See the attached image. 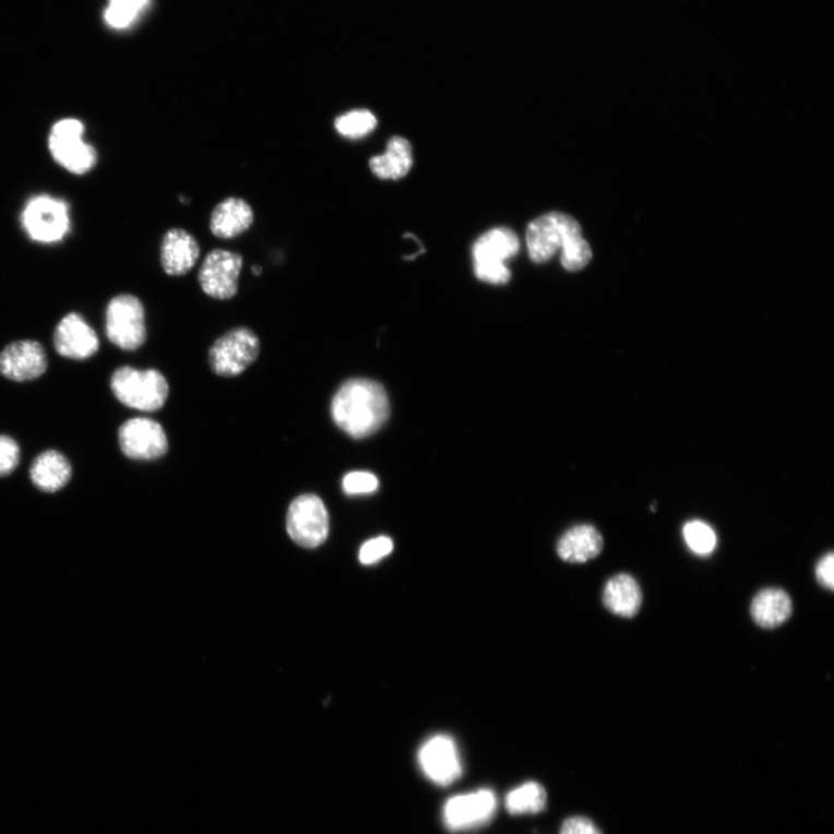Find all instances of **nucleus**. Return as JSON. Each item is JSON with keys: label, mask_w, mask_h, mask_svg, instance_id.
<instances>
[{"label": "nucleus", "mask_w": 834, "mask_h": 834, "mask_svg": "<svg viewBox=\"0 0 834 834\" xmlns=\"http://www.w3.org/2000/svg\"><path fill=\"white\" fill-rule=\"evenodd\" d=\"M334 126L341 136L357 140L371 134L377 127V119L370 110L356 109L336 118Z\"/></svg>", "instance_id": "b1692460"}, {"label": "nucleus", "mask_w": 834, "mask_h": 834, "mask_svg": "<svg viewBox=\"0 0 834 834\" xmlns=\"http://www.w3.org/2000/svg\"><path fill=\"white\" fill-rule=\"evenodd\" d=\"M580 236L581 226L573 217L560 213L543 215L527 227L529 258L536 263H545L568 241Z\"/></svg>", "instance_id": "0eeeda50"}, {"label": "nucleus", "mask_w": 834, "mask_h": 834, "mask_svg": "<svg viewBox=\"0 0 834 834\" xmlns=\"http://www.w3.org/2000/svg\"><path fill=\"white\" fill-rule=\"evenodd\" d=\"M642 600L641 587L629 574L613 576L604 587V606L618 617L626 619L635 617L641 609Z\"/></svg>", "instance_id": "aec40b11"}, {"label": "nucleus", "mask_w": 834, "mask_h": 834, "mask_svg": "<svg viewBox=\"0 0 834 834\" xmlns=\"http://www.w3.org/2000/svg\"><path fill=\"white\" fill-rule=\"evenodd\" d=\"M243 260L239 253L214 250L208 253L199 273L204 294L216 299H231L238 293V281Z\"/></svg>", "instance_id": "ddd939ff"}, {"label": "nucleus", "mask_w": 834, "mask_h": 834, "mask_svg": "<svg viewBox=\"0 0 834 834\" xmlns=\"http://www.w3.org/2000/svg\"><path fill=\"white\" fill-rule=\"evenodd\" d=\"M412 165V145L403 138H392L388 143L386 153L370 159L371 172L383 180L404 178Z\"/></svg>", "instance_id": "4be33fe9"}, {"label": "nucleus", "mask_w": 834, "mask_h": 834, "mask_svg": "<svg viewBox=\"0 0 834 834\" xmlns=\"http://www.w3.org/2000/svg\"><path fill=\"white\" fill-rule=\"evenodd\" d=\"M393 551V541L389 537H377L368 540L361 549H359V561L366 565L374 564Z\"/></svg>", "instance_id": "c85d7f7f"}, {"label": "nucleus", "mask_w": 834, "mask_h": 834, "mask_svg": "<svg viewBox=\"0 0 834 834\" xmlns=\"http://www.w3.org/2000/svg\"><path fill=\"white\" fill-rule=\"evenodd\" d=\"M48 368L44 347L35 341H16L0 353V373L10 381L27 382L41 377Z\"/></svg>", "instance_id": "4468645a"}, {"label": "nucleus", "mask_w": 834, "mask_h": 834, "mask_svg": "<svg viewBox=\"0 0 834 834\" xmlns=\"http://www.w3.org/2000/svg\"><path fill=\"white\" fill-rule=\"evenodd\" d=\"M84 124L75 119L57 122L49 135V148L57 164L73 175H85L97 162L96 150L87 144Z\"/></svg>", "instance_id": "39448f33"}, {"label": "nucleus", "mask_w": 834, "mask_h": 834, "mask_svg": "<svg viewBox=\"0 0 834 834\" xmlns=\"http://www.w3.org/2000/svg\"><path fill=\"white\" fill-rule=\"evenodd\" d=\"M834 555L832 552L825 555L817 565V580L825 587V589L833 592L834 589Z\"/></svg>", "instance_id": "2f4dec72"}, {"label": "nucleus", "mask_w": 834, "mask_h": 834, "mask_svg": "<svg viewBox=\"0 0 834 834\" xmlns=\"http://www.w3.org/2000/svg\"><path fill=\"white\" fill-rule=\"evenodd\" d=\"M498 799L495 791L480 789L476 793L452 796L443 808V821L451 832H466L488 825L495 819Z\"/></svg>", "instance_id": "9d476101"}, {"label": "nucleus", "mask_w": 834, "mask_h": 834, "mask_svg": "<svg viewBox=\"0 0 834 834\" xmlns=\"http://www.w3.org/2000/svg\"><path fill=\"white\" fill-rule=\"evenodd\" d=\"M604 547V540L593 525H577L561 537L558 553L563 561L584 563L597 558Z\"/></svg>", "instance_id": "6ab92c4d"}, {"label": "nucleus", "mask_w": 834, "mask_h": 834, "mask_svg": "<svg viewBox=\"0 0 834 834\" xmlns=\"http://www.w3.org/2000/svg\"><path fill=\"white\" fill-rule=\"evenodd\" d=\"M22 221L28 236L37 242L60 241L70 229L68 204L49 195L31 199L24 208Z\"/></svg>", "instance_id": "1a4fd4ad"}, {"label": "nucleus", "mask_w": 834, "mask_h": 834, "mask_svg": "<svg viewBox=\"0 0 834 834\" xmlns=\"http://www.w3.org/2000/svg\"><path fill=\"white\" fill-rule=\"evenodd\" d=\"M106 333L111 344L123 350H136L146 339L145 310L132 295L112 298L106 311Z\"/></svg>", "instance_id": "20e7f679"}, {"label": "nucleus", "mask_w": 834, "mask_h": 834, "mask_svg": "<svg viewBox=\"0 0 834 834\" xmlns=\"http://www.w3.org/2000/svg\"><path fill=\"white\" fill-rule=\"evenodd\" d=\"M592 249L581 236L568 241L562 249L561 263L563 269L577 272L592 260Z\"/></svg>", "instance_id": "bb28decb"}, {"label": "nucleus", "mask_w": 834, "mask_h": 834, "mask_svg": "<svg viewBox=\"0 0 834 834\" xmlns=\"http://www.w3.org/2000/svg\"><path fill=\"white\" fill-rule=\"evenodd\" d=\"M253 273H254V275L259 276L262 273V269L258 267V265H254Z\"/></svg>", "instance_id": "473e14b6"}, {"label": "nucleus", "mask_w": 834, "mask_h": 834, "mask_svg": "<svg viewBox=\"0 0 834 834\" xmlns=\"http://www.w3.org/2000/svg\"><path fill=\"white\" fill-rule=\"evenodd\" d=\"M29 476L37 489L56 492L64 488L70 481L72 467L63 453L48 450L34 460Z\"/></svg>", "instance_id": "412c9836"}, {"label": "nucleus", "mask_w": 834, "mask_h": 834, "mask_svg": "<svg viewBox=\"0 0 834 834\" xmlns=\"http://www.w3.org/2000/svg\"><path fill=\"white\" fill-rule=\"evenodd\" d=\"M331 413L335 425L350 438L362 440L381 429L390 416L385 389L370 379H350L334 395Z\"/></svg>", "instance_id": "f257e3e1"}, {"label": "nucleus", "mask_w": 834, "mask_h": 834, "mask_svg": "<svg viewBox=\"0 0 834 834\" xmlns=\"http://www.w3.org/2000/svg\"><path fill=\"white\" fill-rule=\"evenodd\" d=\"M110 388L117 400L129 408L157 412L167 402L169 388L157 370L122 367L114 372Z\"/></svg>", "instance_id": "f03ea898"}, {"label": "nucleus", "mask_w": 834, "mask_h": 834, "mask_svg": "<svg viewBox=\"0 0 834 834\" xmlns=\"http://www.w3.org/2000/svg\"><path fill=\"white\" fill-rule=\"evenodd\" d=\"M519 251L520 240L514 231L507 227L490 230L474 245V272L480 281L502 286L511 277L504 262Z\"/></svg>", "instance_id": "7ed1b4c3"}, {"label": "nucleus", "mask_w": 834, "mask_h": 834, "mask_svg": "<svg viewBox=\"0 0 834 834\" xmlns=\"http://www.w3.org/2000/svg\"><path fill=\"white\" fill-rule=\"evenodd\" d=\"M119 442L124 456L132 461H156L168 451L165 430L147 417L124 422L119 430Z\"/></svg>", "instance_id": "f8f14e48"}, {"label": "nucleus", "mask_w": 834, "mask_h": 834, "mask_svg": "<svg viewBox=\"0 0 834 834\" xmlns=\"http://www.w3.org/2000/svg\"><path fill=\"white\" fill-rule=\"evenodd\" d=\"M560 834H603L597 825L589 819L573 817L567 819L560 829Z\"/></svg>", "instance_id": "7c9ffc66"}, {"label": "nucleus", "mask_w": 834, "mask_h": 834, "mask_svg": "<svg viewBox=\"0 0 834 834\" xmlns=\"http://www.w3.org/2000/svg\"><path fill=\"white\" fill-rule=\"evenodd\" d=\"M682 536L691 551L700 557L711 556L717 544L715 531L701 521L688 522L682 528Z\"/></svg>", "instance_id": "393cba45"}, {"label": "nucleus", "mask_w": 834, "mask_h": 834, "mask_svg": "<svg viewBox=\"0 0 834 834\" xmlns=\"http://www.w3.org/2000/svg\"><path fill=\"white\" fill-rule=\"evenodd\" d=\"M148 0H109L105 19L110 27L122 29L134 23Z\"/></svg>", "instance_id": "a878e982"}, {"label": "nucleus", "mask_w": 834, "mask_h": 834, "mask_svg": "<svg viewBox=\"0 0 834 834\" xmlns=\"http://www.w3.org/2000/svg\"><path fill=\"white\" fill-rule=\"evenodd\" d=\"M750 612L760 628L778 629L791 617L793 601L790 596L779 587H767L754 596Z\"/></svg>", "instance_id": "a211bd4d"}, {"label": "nucleus", "mask_w": 834, "mask_h": 834, "mask_svg": "<svg viewBox=\"0 0 834 834\" xmlns=\"http://www.w3.org/2000/svg\"><path fill=\"white\" fill-rule=\"evenodd\" d=\"M21 462V448L9 436H0V478L10 476Z\"/></svg>", "instance_id": "c756f323"}, {"label": "nucleus", "mask_w": 834, "mask_h": 834, "mask_svg": "<svg viewBox=\"0 0 834 834\" xmlns=\"http://www.w3.org/2000/svg\"><path fill=\"white\" fill-rule=\"evenodd\" d=\"M253 221V208L248 202L229 198L214 208L211 230L217 238L233 239L248 231Z\"/></svg>", "instance_id": "f3484780"}, {"label": "nucleus", "mask_w": 834, "mask_h": 834, "mask_svg": "<svg viewBox=\"0 0 834 834\" xmlns=\"http://www.w3.org/2000/svg\"><path fill=\"white\" fill-rule=\"evenodd\" d=\"M287 529L291 539L301 547L315 548L324 544L330 533L325 503L314 495L295 499L288 510Z\"/></svg>", "instance_id": "6e6552de"}, {"label": "nucleus", "mask_w": 834, "mask_h": 834, "mask_svg": "<svg viewBox=\"0 0 834 834\" xmlns=\"http://www.w3.org/2000/svg\"><path fill=\"white\" fill-rule=\"evenodd\" d=\"M200 253V245L195 237L182 229L169 230L162 241L163 270L170 276L186 275L194 269Z\"/></svg>", "instance_id": "dca6fc26"}, {"label": "nucleus", "mask_w": 834, "mask_h": 834, "mask_svg": "<svg viewBox=\"0 0 834 834\" xmlns=\"http://www.w3.org/2000/svg\"><path fill=\"white\" fill-rule=\"evenodd\" d=\"M507 811L514 817L537 814L547 806V791L539 783L528 782L509 791L505 796Z\"/></svg>", "instance_id": "5701e85b"}, {"label": "nucleus", "mask_w": 834, "mask_h": 834, "mask_svg": "<svg viewBox=\"0 0 834 834\" xmlns=\"http://www.w3.org/2000/svg\"><path fill=\"white\" fill-rule=\"evenodd\" d=\"M417 761L434 785L441 787L456 783L463 774L460 751L454 739L448 735H436L420 748Z\"/></svg>", "instance_id": "9b49d317"}, {"label": "nucleus", "mask_w": 834, "mask_h": 834, "mask_svg": "<svg viewBox=\"0 0 834 834\" xmlns=\"http://www.w3.org/2000/svg\"><path fill=\"white\" fill-rule=\"evenodd\" d=\"M343 486L348 496H367L372 495L378 489L379 481L374 474L357 470L347 474Z\"/></svg>", "instance_id": "cd10ccee"}, {"label": "nucleus", "mask_w": 834, "mask_h": 834, "mask_svg": "<svg viewBox=\"0 0 834 834\" xmlns=\"http://www.w3.org/2000/svg\"><path fill=\"white\" fill-rule=\"evenodd\" d=\"M260 339L250 329L239 327L219 337L208 353V365L221 377H236L260 355Z\"/></svg>", "instance_id": "423d86ee"}, {"label": "nucleus", "mask_w": 834, "mask_h": 834, "mask_svg": "<svg viewBox=\"0 0 834 834\" xmlns=\"http://www.w3.org/2000/svg\"><path fill=\"white\" fill-rule=\"evenodd\" d=\"M53 345L61 356L74 361H83L99 350L100 343L97 333L83 317L70 313L57 325Z\"/></svg>", "instance_id": "2eb2a0df"}]
</instances>
